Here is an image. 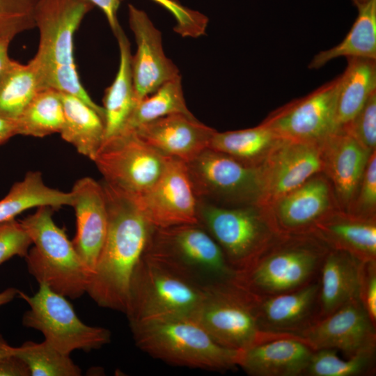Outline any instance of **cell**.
I'll return each instance as SVG.
<instances>
[{
    "label": "cell",
    "instance_id": "1",
    "mask_svg": "<svg viewBox=\"0 0 376 376\" xmlns=\"http://www.w3.org/2000/svg\"><path fill=\"white\" fill-rule=\"evenodd\" d=\"M108 227L86 293L99 306L125 313L134 270L152 226L135 198L103 181Z\"/></svg>",
    "mask_w": 376,
    "mask_h": 376
},
{
    "label": "cell",
    "instance_id": "2",
    "mask_svg": "<svg viewBox=\"0 0 376 376\" xmlns=\"http://www.w3.org/2000/svg\"><path fill=\"white\" fill-rule=\"evenodd\" d=\"M88 0H39L34 13L39 45L30 61L40 91L52 88L76 96L104 118L80 81L73 56V37L84 17L94 8Z\"/></svg>",
    "mask_w": 376,
    "mask_h": 376
},
{
    "label": "cell",
    "instance_id": "3",
    "mask_svg": "<svg viewBox=\"0 0 376 376\" xmlns=\"http://www.w3.org/2000/svg\"><path fill=\"white\" fill-rule=\"evenodd\" d=\"M136 345L171 365L209 370L237 367L240 350L217 343L189 315H171L130 324Z\"/></svg>",
    "mask_w": 376,
    "mask_h": 376
},
{
    "label": "cell",
    "instance_id": "4",
    "mask_svg": "<svg viewBox=\"0 0 376 376\" xmlns=\"http://www.w3.org/2000/svg\"><path fill=\"white\" fill-rule=\"evenodd\" d=\"M329 250L311 233H281L234 281L256 296L292 291L318 278Z\"/></svg>",
    "mask_w": 376,
    "mask_h": 376
},
{
    "label": "cell",
    "instance_id": "5",
    "mask_svg": "<svg viewBox=\"0 0 376 376\" xmlns=\"http://www.w3.org/2000/svg\"><path fill=\"white\" fill-rule=\"evenodd\" d=\"M53 208L42 206L19 221L33 246L24 257L27 269L38 283L71 299L86 293L91 273L81 262L65 229L52 217Z\"/></svg>",
    "mask_w": 376,
    "mask_h": 376
},
{
    "label": "cell",
    "instance_id": "6",
    "mask_svg": "<svg viewBox=\"0 0 376 376\" xmlns=\"http://www.w3.org/2000/svg\"><path fill=\"white\" fill-rule=\"evenodd\" d=\"M143 255L201 287L232 280L236 274L199 224L152 227Z\"/></svg>",
    "mask_w": 376,
    "mask_h": 376
},
{
    "label": "cell",
    "instance_id": "7",
    "mask_svg": "<svg viewBox=\"0 0 376 376\" xmlns=\"http://www.w3.org/2000/svg\"><path fill=\"white\" fill-rule=\"evenodd\" d=\"M197 201L198 224L218 244L236 272L249 265L281 234L266 209Z\"/></svg>",
    "mask_w": 376,
    "mask_h": 376
},
{
    "label": "cell",
    "instance_id": "8",
    "mask_svg": "<svg viewBox=\"0 0 376 376\" xmlns=\"http://www.w3.org/2000/svg\"><path fill=\"white\" fill-rule=\"evenodd\" d=\"M203 295V287L143 255L132 274L125 313L130 324L171 315L194 317Z\"/></svg>",
    "mask_w": 376,
    "mask_h": 376
},
{
    "label": "cell",
    "instance_id": "9",
    "mask_svg": "<svg viewBox=\"0 0 376 376\" xmlns=\"http://www.w3.org/2000/svg\"><path fill=\"white\" fill-rule=\"evenodd\" d=\"M194 318L217 343L235 350H243L282 334L260 330L254 295L234 279L203 287Z\"/></svg>",
    "mask_w": 376,
    "mask_h": 376
},
{
    "label": "cell",
    "instance_id": "10",
    "mask_svg": "<svg viewBox=\"0 0 376 376\" xmlns=\"http://www.w3.org/2000/svg\"><path fill=\"white\" fill-rule=\"evenodd\" d=\"M18 295L29 306L23 325L40 331L45 341L64 354L97 350L111 340L109 329L84 323L65 296L43 283L32 296L20 290Z\"/></svg>",
    "mask_w": 376,
    "mask_h": 376
},
{
    "label": "cell",
    "instance_id": "11",
    "mask_svg": "<svg viewBox=\"0 0 376 376\" xmlns=\"http://www.w3.org/2000/svg\"><path fill=\"white\" fill-rule=\"evenodd\" d=\"M197 200L220 206L256 205L262 194L259 166L207 148L186 163Z\"/></svg>",
    "mask_w": 376,
    "mask_h": 376
},
{
    "label": "cell",
    "instance_id": "12",
    "mask_svg": "<svg viewBox=\"0 0 376 376\" xmlns=\"http://www.w3.org/2000/svg\"><path fill=\"white\" fill-rule=\"evenodd\" d=\"M167 160L133 130L104 140L94 160L104 182L130 195L146 192L162 173Z\"/></svg>",
    "mask_w": 376,
    "mask_h": 376
},
{
    "label": "cell",
    "instance_id": "13",
    "mask_svg": "<svg viewBox=\"0 0 376 376\" xmlns=\"http://www.w3.org/2000/svg\"><path fill=\"white\" fill-rule=\"evenodd\" d=\"M340 75L272 111L261 123L279 138L322 143L339 127L336 104Z\"/></svg>",
    "mask_w": 376,
    "mask_h": 376
},
{
    "label": "cell",
    "instance_id": "14",
    "mask_svg": "<svg viewBox=\"0 0 376 376\" xmlns=\"http://www.w3.org/2000/svg\"><path fill=\"white\" fill-rule=\"evenodd\" d=\"M322 143L280 139L259 165L262 194L256 205L268 209L323 170Z\"/></svg>",
    "mask_w": 376,
    "mask_h": 376
},
{
    "label": "cell",
    "instance_id": "15",
    "mask_svg": "<svg viewBox=\"0 0 376 376\" xmlns=\"http://www.w3.org/2000/svg\"><path fill=\"white\" fill-rule=\"evenodd\" d=\"M134 197L153 227L198 224V201L187 164L180 159L167 156L156 182L141 196Z\"/></svg>",
    "mask_w": 376,
    "mask_h": 376
},
{
    "label": "cell",
    "instance_id": "16",
    "mask_svg": "<svg viewBox=\"0 0 376 376\" xmlns=\"http://www.w3.org/2000/svg\"><path fill=\"white\" fill-rule=\"evenodd\" d=\"M298 336L314 350L334 349L346 357L375 353L376 326L358 298L317 320Z\"/></svg>",
    "mask_w": 376,
    "mask_h": 376
},
{
    "label": "cell",
    "instance_id": "17",
    "mask_svg": "<svg viewBox=\"0 0 376 376\" xmlns=\"http://www.w3.org/2000/svg\"><path fill=\"white\" fill-rule=\"evenodd\" d=\"M128 17L136 43L131 67L135 97L139 102L180 74L177 66L165 55L161 32L146 13L129 4Z\"/></svg>",
    "mask_w": 376,
    "mask_h": 376
},
{
    "label": "cell",
    "instance_id": "18",
    "mask_svg": "<svg viewBox=\"0 0 376 376\" xmlns=\"http://www.w3.org/2000/svg\"><path fill=\"white\" fill-rule=\"evenodd\" d=\"M70 191L77 226L72 242L92 276L107 233L108 213L104 188L93 178L84 177L75 182Z\"/></svg>",
    "mask_w": 376,
    "mask_h": 376
},
{
    "label": "cell",
    "instance_id": "19",
    "mask_svg": "<svg viewBox=\"0 0 376 376\" xmlns=\"http://www.w3.org/2000/svg\"><path fill=\"white\" fill-rule=\"evenodd\" d=\"M319 279L294 290L267 296L254 295V308L261 331L298 336L319 318Z\"/></svg>",
    "mask_w": 376,
    "mask_h": 376
},
{
    "label": "cell",
    "instance_id": "20",
    "mask_svg": "<svg viewBox=\"0 0 376 376\" xmlns=\"http://www.w3.org/2000/svg\"><path fill=\"white\" fill-rule=\"evenodd\" d=\"M133 131L162 155L188 163L209 148L216 130L198 121L194 115L174 113L147 123Z\"/></svg>",
    "mask_w": 376,
    "mask_h": 376
},
{
    "label": "cell",
    "instance_id": "21",
    "mask_svg": "<svg viewBox=\"0 0 376 376\" xmlns=\"http://www.w3.org/2000/svg\"><path fill=\"white\" fill-rule=\"evenodd\" d=\"M314 351L299 336L282 334L240 350L237 366L251 376H301Z\"/></svg>",
    "mask_w": 376,
    "mask_h": 376
},
{
    "label": "cell",
    "instance_id": "22",
    "mask_svg": "<svg viewBox=\"0 0 376 376\" xmlns=\"http://www.w3.org/2000/svg\"><path fill=\"white\" fill-rule=\"evenodd\" d=\"M331 189L323 178L312 177L266 209L280 233H310L332 211Z\"/></svg>",
    "mask_w": 376,
    "mask_h": 376
},
{
    "label": "cell",
    "instance_id": "23",
    "mask_svg": "<svg viewBox=\"0 0 376 376\" xmlns=\"http://www.w3.org/2000/svg\"><path fill=\"white\" fill-rule=\"evenodd\" d=\"M322 146L323 170L332 182L338 200L347 212L373 152L342 128L325 139Z\"/></svg>",
    "mask_w": 376,
    "mask_h": 376
},
{
    "label": "cell",
    "instance_id": "24",
    "mask_svg": "<svg viewBox=\"0 0 376 376\" xmlns=\"http://www.w3.org/2000/svg\"><path fill=\"white\" fill-rule=\"evenodd\" d=\"M329 249L345 251L360 261L376 260L375 217L331 211L311 233Z\"/></svg>",
    "mask_w": 376,
    "mask_h": 376
},
{
    "label": "cell",
    "instance_id": "25",
    "mask_svg": "<svg viewBox=\"0 0 376 376\" xmlns=\"http://www.w3.org/2000/svg\"><path fill=\"white\" fill-rule=\"evenodd\" d=\"M361 262L345 251L329 249L318 276V319L358 298Z\"/></svg>",
    "mask_w": 376,
    "mask_h": 376
},
{
    "label": "cell",
    "instance_id": "26",
    "mask_svg": "<svg viewBox=\"0 0 376 376\" xmlns=\"http://www.w3.org/2000/svg\"><path fill=\"white\" fill-rule=\"evenodd\" d=\"M114 34L119 47L120 61L116 77L106 89L103 98L104 141L124 130L138 103L134 88L129 40L121 27Z\"/></svg>",
    "mask_w": 376,
    "mask_h": 376
},
{
    "label": "cell",
    "instance_id": "27",
    "mask_svg": "<svg viewBox=\"0 0 376 376\" xmlns=\"http://www.w3.org/2000/svg\"><path fill=\"white\" fill-rule=\"evenodd\" d=\"M64 123L59 133L77 151L93 161L104 139V121L79 97L61 93Z\"/></svg>",
    "mask_w": 376,
    "mask_h": 376
},
{
    "label": "cell",
    "instance_id": "28",
    "mask_svg": "<svg viewBox=\"0 0 376 376\" xmlns=\"http://www.w3.org/2000/svg\"><path fill=\"white\" fill-rule=\"evenodd\" d=\"M347 64L340 75L336 122L339 129L348 123L376 91V59L346 58Z\"/></svg>",
    "mask_w": 376,
    "mask_h": 376
},
{
    "label": "cell",
    "instance_id": "29",
    "mask_svg": "<svg viewBox=\"0 0 376 376\" xmlns=\"http://www.w3.org/2000/svg\"><path fill=\"white\" fill-rule=\"evenodd\" d=\"M72 201L71 191L50 187L45 183L40 172L29 171L0 200V224L15 219L29 209L42 206L53 209L72 206Z\"/></svg>",
    "mask_w": 376,
    "mask_h": 376
},
{
    "label": "cell",
    "instance_id": "30",
    "mask_svg": "<svg viewBox=\"0 0 376 376\" xmlns=\"http://www.w3.org/2000/svg\"><path fill=\"white\" fill-rule=\"evenodd\" d=\"M357 17L345 38L332 48L321 51L308 68L319 69L338 57L376 59V0L357 7Z\"/></svg>",
    "mask_w": 376,
    "mask_h": 376
},
{
    "label": "cell",
    "instance_id": "31",
    "mask_svg": "<svg viewBox=\"0 0 376 376\" xmlns=\"http://www.w3.org/2000/svg\"><path fill=\"white\" fill-rule=\"evenodd\" d=\"M263 123L244 130L215 131L209 148L250 166H259L280 139Z\"/></svg>",
    "mask_w": 376,
    "mask_h": 376
},
{
    "label": "cell",
    "instance_id": "32",
    "mask_svg": "<svg viewBox=\"0 0 376 376\" xmlns=\"http://www.w3.org/2000/svg\"><path fill=\"white\" fill-rule=\"evenodd\" d=\"M63 123L60 92L52 88L40 90L17 119V135L42 138L60 133Z\"/></svg>",
    "mask_w": 376,
    "mask_h": 376
},
{
    "label": "cell",
    "instance_id": "33",
    "mask_svg": "<svg viewBox=\"0 0 376 376\" xmlns=\"http://www.w3.org/2000/svg\"><path fill=\"white\" fill-rule=\"evenodd\" d=\"M39 91L31 62L22 64L11 59L0 77V116L16 121Z\"/></svg>",
    "mask_w": 376,
    "mask_h": 376
},
{
    "label": "cell",
    "instance_id": "34",
    "mask_svg": "<svg viewBox=\"0 0 376 376\" xmlns=\"http://www.w3.org/2000/svg\"><path fill=\"white\" fill-rule=\"evenodd\" d=\"M174 113L193 116L186 105L180 75L165 82L140 100L123 131L134 130L147 123Z\"/></svg>",
    "mask_w": 376,
    "mask_h": 376
},
{
    "label": "cell",
    "instance_id": "35",
    "mask_svg": "<svg viewBox=\"0 0 376 376\" xmlns=\"http://www.w3.org/2000/svg\"><path fill=\"white\" fill-rule=\"evenodd\" d=\"M15 354L27 366L31 376H79L80 368L69 354H64L47 341H26L15 347Z\"/></svg>",
    "mask_w": 376,
    "mask_h": 376
},
{
    "label": "cell",
    "instance_id": "36",
    "mask_svg": "<svg viewBox=\"0 0 376 376\" xmlns=\"http://www.w3.org/2000/svg\"><path fill=\"white\" fill-rule=\"evenodd\" d=\"M375 353L341 359L334 349L315 350L306 370L307 376H360L375 373Z\"/></svg>",
    "mask_w": 376,
    "mask_h": 376
},
{
    "label": "cell",
    "instance_id": "37",
    "mask_svg": "<svg viewBox=\"0 0 376 376\" xmlns=\"http://www.w3.org/2000/svg\"><path fill=\"white\" fill-rule=\"evenodd\" d=\"M39 0H0V38H14L36 27L34 13Z\"/></svg>",
    "mask_w": 376,
    "mask_h": 376
},
{
    "label": "cell",
    "instance_id": "38",
    "mask_svg": "<svg viewBox=\"0 0 376 376\" xmlns=\"http://www.w3.org/2000/svg\"><path fill=\"white\" fill-rule=\"evenodd\" d=\"M364 148L373 152L376 148V91L370 95L358 113L341 127Z\"/></svg>",
    "mask_w": 376,
    "mask_h": 376
},
{
    "label": "cell",
    "instance_id": "39",
    "mask_svg": "<svg viewBox=\"0 0 376 376\" xmlns=\"http://www.w3.org/2000/svg\"><path fill=\"white\" fill-rule=\"evenodd\" d=\"M175 17L174 31L182 37L198 38L205 33L208 18L201 13L185 7L177 0H152Z\"/></svg>",
    "mask_w": 376,
    "mask_h": 376
},
{
    "label": "cell",
    "instance_id": "40",
    "mask_svg": "<svg viewBox=\"0 0 376 376\" xmlns=\"http://www.w3.org/2000/svg\"><path fill=\"white\" fill-rule=\"evenodd\" d=\"M376 207V154L373 151L369 158L362 176L359 189L348 213L375 217Z\"/></svg>",
    "mask_w": 376,
    "mask_h": 376
},
{
    "label": "cell",
    "instance_id": "41",
    "mask_svg": "<svg viewBox=\"0 0 376 376\" xmlns=\"http://www.w3.org/2000/svg\"><path fill=\"white\" fill-rule=\"evenodd\" d=\"M31 244L20 221L13 219L0 224V265L15 256L25 257Z\"/></svg>",
    "mask_w": 376,
    "mask_h": 376
},
{
    "label": "cell",
    "instance_id": "42",
    "mask_svg": "<svg viewBox=\"0 0 376 376\" xmlns=\"http://www.w3.org/2000/svg\"><path fill=\"white\" fill-rule=\"evenodd\" d=\"M358 299L376 326V260L361 262Z\"/></svg>",
    "mask_w": 376,
    "mask_h": 376
},
{
    "label": "cell",
    "instance_id": "43",
    "mask_svg": "<svg viewBox=\"0 0 376 376\" xmlns=\"http://www.w3.org/2000/svg\"><path fill=\"white\" fill-rule=\"evenodd\" d=\"M0 376H30L26 364L15 354L0 360Z\"/></svg>",
    "mask_w": 376,
    "mask_h": 376
},
{
    "label": "cell",
    "instance_id": "44",
    "mask_svg": "<svg viewBox=\"0 0 376 376\" xmlns=\"http://www.w3.org/2000/svg\"><path fill=\"white\" fill-rule=\"evenodd\" d=\"M104 14L112 31L115 33L120 27L117 17L118 8L123 0H88Z\"/></svg>",
    "mask_w": 376,
    "mask_h": 376
},
{
    "label": "cell",
    "instance_id": "45",
    "mask_svg": "<svg viewBox=\"0 0 376 376\" xmlns=\"http://www.w3.org/2000/svg\"><path fill=\"white\" fill-rule=\"evenodd\" d=\"M15 135H17L16 121L0 116V144L4 143Z\"/></svg>",
    "mask_w": 376,
    "mask_h": 376
},
{
    "label": "cell",
    "instance_id": "46",
    "mask_svg": "<svg viewBox=\"0 0 376 376\" xmlns=\"http://www.w3.org/2000/svg\"><path fill=\"white\" fill-rule=\"evenodd\" d=\"M13 39L10 36L0 38V77L11 61L8 54V49Z\"/></svg>",
    "mask_w": 376,
    "mask_h": 376
},
{
    "label": "cell",
    "instance_id": "47",
    "mask_svg": "<svg viewBox=\"0 0 376 376\" xmlns=\"http://www.w3.org/2000/svg\"><path fill=\"white\" fill-rule=\"evenodd\" d=\"M19 290L9 288L0 292V306L11 301L17 295Z\"/></svg>",
    "mask_w": 376,
    "mask_h": 376
},
{
    "label": "cell",
    "instance_id": "48",
    "mask_svg": "<svg viewBox=\"0 0 376 376\" xmlns=\"http://www.w3.org/2000/svg\"><path fill=\"white\" fill-rule=\"evenodd\" d=\"M15 347L10 346L0 335V360L3 357L15 354Z\"/></svg>",
    "mask_w": 376,
    "mask_h": 376
},
{
    "label": "cell",
    "instance_id": "49",
    "mask_svg": "<svg viewBox=\"0 0 376 376\" xmlns=\"http://www.w3.org/2000/svg\"><path fill=\"white\" fill-rule=\"evenodd\" d=\"M352 3L356 6H359L361 5H363L364 3H366L372 0H351Z\"/></svg>",
    "mask_w": 376,
    "mask_h": 376
},
{
    "label": "cell",
    "instance_id": "50",
    "mask_svg": "<svg viewBox=\"0 0 376 376\" xmlns=\"http://www.w3.org/2000/svg\"><path fill=\"white\" fill-rule=\"evenodd\" d=\"M1 145V144H0Z\"/></svg>",
    "mask_w": 376,
    "mask_h": 376
}]
</instances>
